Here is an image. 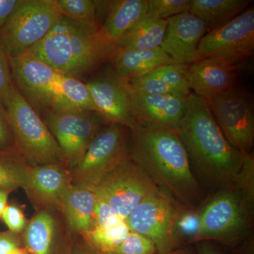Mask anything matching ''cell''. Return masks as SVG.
Listing matches in <instances>:
<instances>
[{"label":"cell","instance_id":"obj_1","mask_svg":"<svg viewBox=\"0 0 254 254\" xmlns=\"http://www.w3.org/2000/svg\"><path fill=\"white\" fill-rule=\"evenodd\" d=\"M128 155L159 189L185 206H200L203 191L176 131L137 121L128 128Z\"/></svg>","mask_w":254,"mask_h":254},{"label":"cell","instance_id":"obj_2","mask_svg":"<svg viewBox=\"0 0 254 254\" xmlns=\"http://www.w3.org/2000/svg\"><path fill=\"white\" fill-rule=\"evenodd\" d=\"M192 170L210 186L222 188L240 173L245 155L230 144L205 98L190 93L176 131Z\"/></svg>","mask_w":254,"mask_h":254},{"label":"cell","instance_id":"obj_3","mask_svg":"<svg viewBox=\"0 0 254 254\" xmlns=\"http://www.w3.org/2000/svg\"><path fill=\"white\" fill-rule=\"evenodd\" d=\"M9 62L15 86L36 110L96 112L86 83L78 78L60 72L27 52Z\"/></svg>","mask_w":254,"mask_h":254},{"label":"cell","instance_id":"obj_4","mask_svg":"<svg viewBox=\"0 0 254 254\" xmlns=\"http://www.w3.org/2000/svg\"><path fill=\"white\" fill-rule=\"evenodd\" d=\"M99 28L62 17L41 42L27 53L60 72L77 78L88 73L113 50L100 39Z\"/></svg>","mask_w":254,"mask_h":254},{"label":"cell","instance_id":"obj_5","mask_svg":"<svg viewBox=\"0 0 254 254\" xmlns=\"http://www.w3.org/2000/svg\"><path fill=\"white\" fill-rule=\"evenodd\" d=\"M254 199L232 181L199 206L200 230L196 242L215 241L235 246L250 235Z\"/></svg>","mask_w":254,"mask_h":254},{"label":"cell","instance_id":"obj_6","mask_svg":"<svg viewBox=\"0 0 254 254\" xmlns=\"http://www.w3.org/2000/svg\"><path fill=\"white\" fill-rule=\"evenodd\" d=\"M4 109L15 148L30 166L52 164L64 166L63 153L55 137L15 85Z\"/></svg>","mask_w":254,"mask_h":254},{"label":"cell","instance_id":"obj_7","mask_svg":"<svg viewBox=\"0 0 254 254\" xmlns=\"http://www.w3.org/2000/svg\"><path fill=\"white\" fill-rule=\"evenodd\" d=\"M62 17L56 0H23L0 31V45L9 59L17 57L41 42Z\"/></svg>","mask_w":254,"mask_h":254},{"label":"cell","instance_id":"obj_8","mask_svg":"<svg viewBox=\"0 0 254 254\" xmlns=\"http://www.w3.org/2000/svg\"><path fill=\"white\" fill-rule=\"evenodd\" d=\"M186 207L157 188L128 215L125 222L130 231L150 239L157 254H169L183 247L175 226Z\"/></svg>","mask_w":254,"mask_h":254},{"label":"cell","instance_id":"obj_9","mask_svg":"<svg viewBox=\"0 0 254 254\" xmlns=\"http://www.w3.org/2000/svg\"><path fill=\"white\" fill-rule=\"evenodd\" d=\"M128 158V128L108 124L97 133L81 160L69 170L73 185L94 189Z\"/></svg>","mask_w":254,"mask_h":254},{"label":"cell","instance_id":"obj_10","mask_svg":"<svg viewBox=\"0 0 254 254\" xmlns=\"http://www.w3.org/2000/svg\"><path fill=\"white\" fill-rule=\"evenodd\" d=\"M43 113V121L63 153L64 166L71 170L83 158L104 120L91 110H50Z\"/></svg>","mask_w":254,"mask_h":254},{"label":"cell","instance_id":"obj_11","mask_svg":"<svg viewBox=\"0 0 254 254\" xmlns=\"http://www.w3.org/2000/svg\"><path fill=\"white\" fill-rule=\"evenodd\" d=\"M157 188L149 176L128 158L108 173L94 190L98 198L125 220Z\"/></svg>","mask_w":254,"mask_h":254},{"label":"cell","instance_id":"obj_12","mask_svg":"<svg viewBox=\"0 0 254 254\" xmlns=\"http://www.w3.org/2000/svg\"><path fill=\"white\" fill-rule=\"evenodd\" d=\"M254 51V9L251 8L207 32L198 45V60L214 57L240 66Z\"/></svg>","mask_w":254,"mask_h":254},{"label":"cell","instance_id":"obj_13","mask_svg":"<svg viewBox=\"0 0 254 254\" xmlns=\"http://www.w3.org/2000/svg\"><path fill=\"white\" fill-rule=\"evenodd\" d=\"M207 101L214 118L230 144L244 155L252 153L254 114L253 105L248 95L234 87Z\"/></svg>","mask_w":254,"mask_h":254},{"label":"cell","instance_id":"obj_14","mask_svg":"<svg viewBox=\"0 0 254 254\" xmlns=\"http://www.w3.org/2000/svg\"><path fill=\"white\" fill-rule=\"evenodd\" d=\"M86 84L96 112L105 123L119 124L128 128L136 125L127 82L119 78L113 70Z\"/></svg>","mask_w":254,"mask_h":254},{"label":"cell","instance_id":"obj_15","mask_svg":"<svg viewBox=\"0 0 254 254\" xmlns=\"http://www.w3.org/2000/svg\"><path fill=\"white\" fill-rule=\"evenodd\" d=\"M72 179L63 165L31 167L23 189L37 210H61L62 203L72 186Z\"/></svg>","mask_w":254,"mask_h":254},{"label":"cell","instance_id":"obj_16","mask_svg":"<svg viewBox=\"0 0 254 254\" xmlns=\"http://www.w3.org/2000/svg\"><path fill=\"white\" fill-rule=\"evenodd\" d=\"M207 32L206 23L190 12L176 15L167 19L160 48L177 64H191L198 61V45Z\"/></svg>","mask_w":254,"mask_h":254},{"label":"cell","instance_id":"obj_17","mask_svg":"<svg viewBox=\"0 0 254 254\" xmlns=\"http://www.w3.org/2000/svg\"><path fill=\"white\" fill-rule=\"evenodd\" d=\"M240 66L214 57L198 60L187 69L190 90L206 100L222 94L235 87Z\"/></svg>","mask_w":254,"mask_h":254},{"label":"cell","instance_id":"obj_18","mask_svg":"<svg viewBox=\"0 0 254 254\" xmlns=\"http://www.w3.org/2000/svg\"><path fill=\"white\" fill-rule=\"evenodd\" d=\"M129 91L137 121L147 122L177 131L185 113L188 95H147Z\"/></svg>","mask_w":254,"mask_h":254},{"label":"cell","instance_id":"obj_19","mask_svg":"<svg viewBox=\"0 0 254 254\" xmlns=\"http://www.w3.org/2000/svg\"><path fill=\"white\" fill-rule=\"evenodd\" d=\"M148 0L113 1L105 22L99 28L100 39L113 50L115 43L148 13Z\"/></svg>","mask_w":254,"mask_h":254},{"label":"cell","instance_id":"obj_20","mask_svg":"<svg viewBox=\"0 0 254 254\" xmlns=\"http://www.w3.org/2000/svg\"><path fill=\"white\" fill-rule=\"evenodd\" d=\"M111 58L114 72L125 81L144 76L164 65L177 64L160 47L147 50H115Z\"/></svg>","mask_w":254,"mask_h":254},{"label":"cell","instance_id":"obj_21","mask_svg":"<svg viewBox=\"0 0 254 254\" xmlns=\"http://www.w3.org/2000/svg\"><path fill=\"white\" fill-rule=\"evenodd\" d=\"M59 210L42 209L28 222L23 231V241L28 254H53L57 242L64 231L58 219Z\"/></svg>","mask_w":254,"mask_h":254},{"label":"cell","instance_id":"obj_22","mask_svg":"<svg viewBox=\"0 0 254 254\" xmlns=\"http://www.w3.org/2000/svg\"><path fill=\"white\" fill-rule=\"evenodd\" d=\"M97 195L91 187L72 185L62 203L61 210L68 228L82 235L93 228Z\"/></svg>","mask_w":254,"mask_h":254},{"label":"cell","instance_id":"obj_23","mask_svg":"<svg viewBox=\"0 0 254 254\" xmlns=\"http://www.w3.org/2000/svg\"><path fill=\"white\" fill-rule=\"evenodd\" d=\"M167 19L150 16L144 17L123 35L113 47L115 50H147L159 48L163 42Z\"/></svg>","mask_w":254,"mask_h":254},{"label":"cell","instance_id":"obj_24","mask_svg":"<svg viewBox=\"0 0 254 254\" xmlns=\"http://www.w3.org/2000/svg\"><path fill=\"white\" fill-rule=\"evenodd\" d=\"M251 0H190V12L203 20L208 31L241 14Z\"/></svg>","mask_w":254,"mask_h":254},{"label":"cell","instance_id":"obj_25","mask_svg":"<svg viewBox=\"0 0 254 254\" xmlns=\"http://www.w3.org/2000/svg\"><path fill=\"white\" fill-rule=\"evenodd\" d=\"M30 168L16 148L0 150V190L23 189Z\"/></svg>","mask_w":254,"mask_h":254},{"label":"cell","instance_id":"obj_26","mask_svg":"<svg viewBox=\"0 0 254 254\" xmlns=\"http://www.w3.org/2000/svg\"><path fill=\"white\" fill-rule=\"evenodd\" d=\"M129 232L125 222L115 227H95L83 235L93 250L103 254L115 250L126 239Z\"/></svg>","mask_w":254,"mask_h":254},{"label":"cell","instance_id":"obj_27","mask_svg":"<svg viewBox=\"0 0 254 254\" xmlns=\"http://www.w3.org/2000/svg\"><path fill=\"white\" fill-rule=\"evenodd\" d=\"M64 17L89 27L100 28L93 0H56Z\"/></svg>","mask_w":254,"mask_h":254},{"label":"cell","instance_id":"obj_28","mask_svg":"<svg viewBox=\"0 0 254 254\" xmlns=\"http://www.w3.org/2000/svg\"><path fill=\"white\" fill-rule=\"evenodd\" d=\"M200 230L199 207H186L177 220L175 232L183 247L195 244Z\"/></svg>","mask_w":254,"mask_h":254},{"label":"cell","instance_id":"obj_29","mask_svg":"<svg viewBox=\"0 0 254 254\" xmlns=\"http://www.w3.org/2000/svg\"><path fill=\"white\" fill-rule=\"evenodd\" d=\"M148 14L168 19L182 13L190 12V0H148Z\"/></svg>","mask_w":254,"mask_h":254},{"label":"cell","instance_id":"obj_30","mask_svg":"<svg viewBox=\"0 0 254 254\" xmlns=\"http://www.w3.org/2000/svg\"><path fill=\"white\" fill-rule=\"evenodd\" d=\"M103 254H158L156 247L148 237L129 232L126 239L112 252Z\"/></svg>","mask_w":254,"mask_h":254},{"label":"cell","instance_id":"obj_31","mask_svg":"<svg viewBox=\"0 0 254 254\" xmlns=\"http://www.w3.org/2000/svg\"><path fill=\"white\" fill-rule=\"evenodd\" d=\"M125 222V220L120 218L106 201L97 196L93 217V228L118 226Z\"/></svg>","mask_w":254,"mask_h":254},{"label":"cell","instance_id":"obj_32","mask_svg":"<svg viewBox=\"0 0 254 254\" xmlns=\"http://www.w3.org/2000/svg\"><path fill=\"white\" fill-rule=\"evenodd\" d=\"M14 86L9 58L0 45V105L4 108Z\"/></svg>","mask_w":254,"mask_h":254},{"label":"cell","instance_id":"obj_33","mask_svg":"<svg viewBox=\"0 0 254 254\" xmlns=\"http://www.w3.org/2000/svg\"><path fill=\"white\" fill-rule=\"evenodd\" d=\"M1 219L8 227V230L20 235L24 231L28 222L23 207L16 203H8Z\"/></svg>","mask_w":254,"mask_h":254},{"label":"cell","instance_id":"obj_34","mask_svg":"<svg viewBox=\"0 0 254 254\" xmlns=\"http://www.w3.org/2000/svg\"><path fill=\"white\" fill-rule=\"evenodd\" d=\"M15 148L14 138L10 128L6 110L0 105V150Z\"/></svg>","mask_w":254,"mask_h":254},{"label":"cell","instance_id":"obj_35","mask_svg":"<svg viewBox=\"0 0 254 254\" xmlns=\"http://www.w3.org/2000/svg\"><path fill=\"white\" fill-rule=\"evenodd\" d=\"M20 234L9 230L0 232V254H11L19 248L21 244Z\"/></svg>","mask_w":254,"mask_h":254},{"label":"cell","instance_id":"obj_36","mask_svg":"<svg viewBox=\"0 0 254 254\" xmlns=\"http://www.w3.org/2000/svg\"><path fill=\"white\" fill-rule=\"evenodd\" d=\"M23 0H0V31Z\"/></svg>","mask_w":254,"mask_h":254},{"label":"cell","instance_id":"obj_37","mask_svg":"<svg viewBox=\"0 0 254 254\" xmlns=\"http://www.w3.org/2000/svg\"><path fill=\"white\" fill-rule=\"evenodd\" d=\"M195 245L197 254H224L212 242L203 241Z\"/></svg>","mask_w":254,"mask_h":254},{"label":"cell","instance_id":"obj_38","mask_svg":"<svg viewBox=\"0 0 254 254\" xmlns=\"http://www.w3.org/2000/svg\"><path fill=\"white\" fill-rule=\"evenodd\" d=\"M237 251V254H254V242L253 237L249 235L243 242Z\"/></svg>","mask_w":254,"mask_h":254},{"label":"cell","instance_id":"obj_39","mask_svg":"<svg viewBox=\"0 0 254 254\" xmlns=\"http://www.w3.org/2000/svg\"><path fill=\"white\" fill-rule=\"evenodd\" d=\"M11 192L9 190H0V219L8 204V198Z\"/></svg>","mask_w":254,"mask_h":254},{"label":"cell","instance_id":"obj_40","mask_svg":"<svg viewBox=\"0 0 254 254\" xmlns=\"http://www.w3.org/2000/svg\"><path fill=\"white\" fill-rule=\"evenodd\" d=\"M167 254H197V253L195 247L187 245Z\"/></svg>","mask_w":254,"mask_h":254},{"label":"cell","instance_id":"obj_41","mask_svg":"<svg viewBox=\"0 0 254 254\" xmlns=\"http://www.w3.org/2000/svg\"><path fill=\"white\" fill-rule=\"evenodd\" d=\"M11 254H26V252H24V251L21 250V249H20V248H18L16 251H14V252H13V253Z\"/></svg>","mask_w":254,"mask_h":254},{"label":"cell","instance_id":"obj_42","mask_svg":"<svg viewBox=\"0 0 254 254\" xmlns=\"http://www.w3.org/2000/svg\"></svg>","mask_w":254,"mask_h":254}]
</instances>
